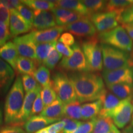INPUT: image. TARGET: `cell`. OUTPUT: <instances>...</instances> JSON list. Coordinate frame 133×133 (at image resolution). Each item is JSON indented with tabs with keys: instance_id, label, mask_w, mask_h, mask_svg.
<instances>
[{
	"instance_id": "6da1fadb",
	"label": "cell",
	"mask_w": 133,
	"mask_h": 133,
	"mask_svg": "<svg viewBox=\"0 0 133 133\" xmlns=\"http://www.w3.org/2000/svg\"><path fill=\"white\" fill-rule=\"evenodd\" d=\"M69 77L79 103L99 100L106 89L102 77L96 73L73 72Z\"/></svg>"
},
{
	"instance_id": "7a4b0ae2",
	"label": "cell",
	"mask_w": 133,
	"mask_h": 133,
	"mask_svg": "<svg viewBox=\"0 0 133 133\" xmlns=\"http://www.w3.org/2000/svg\"><path fill=\"white\" fill-rule=\"evenodd\" d=\"M24 89L21 76H17L8 91L4 105V120L6 124H12L22 107Z\"/></svg>"
},
{
	"instance_id": "3957f363",
	"label": "cell",
	"mask_w": 133,
	"mask_h": 133,
	"mask_svg": "<svg viewBox=\"0 0 133 133\" xmlns=\"http://www.w3.org/2000/svg\"><path fill=\"white\" fill-rule=\"evenodd\" d=\"M97 38L101 44H107L127 52L133 50L132 40L123 25L99 33Z\"/></svg>"
},
{
	"instance_id": "277c9868",
	"label": "cell",
	"mask_w": 133,
	"mask_h": 133,
	"mask_svg": "<svg viewBox=\"0 0 133 133\" xmlns=\"http://www.w3.org/2000/svg\"><path fill=\"white\" fill-rule=\"evenodd\" d=\"M101 46L104 70H114L131 66V57L128 52L105 44H101Z\"/></svg>"
},
{
	"instance_id": "5b68a950",
	"label": "cell",
	"mask_w": 133,
	"mask_h": 133,
	"mask_svg": "<svg viewBox=\"0 0 133 133\" xmlns=\"http://www.w3.org/2000/svg\"><path fill=\"white\" fill-rule=\"evenodd\" d=\"M51 84L57 97L65 104L76 101L77 97L74 85L69 76L64 71H56L51 79Z\"/></svg>"
},
{
	"instance_id": "8992f818",
	"label": "cell",
	"mask_w": 133,
	"mask_h": 133,
	"mask_svg": "<svg viewBox=\"0 0 133 133\" xmlns=\"http://www.w3.org/2000/svg\"><path fill=\"white\" fill-rule=\"evenodd\" d=\"M81 48L90 72L101 71L103 69L102 52L97 37L89 38L82 41Z\"/></svg>"
},
{
	"instance_id": "52a82bcc",
	"label": "cell",
	"mask_w": 133,
	"mask_h": 133,
	"mask_svg": "<svg viewBox=\"0 0 133 133\" xmlns=\"http://www.w3.org/2000/svg\"><path fill=\"white\" fill-rule=\"evenodd\" d=\"M73 54L70 57H64L58 65L61 71L72 72H88L89 71L86 59L81 46L75 43L73 46Z\"/></svg>"
},
{
	"instance_id": "ba28073f",
	"label": "cell",
	"mask_w": 133,
	"mask_h": 133,
	"mask_svg": "<svg viewBox=\"0 0 133 133\" xmlns=\"http://www.w3.org/2000/svg\"><path fill=\"white\" fill-rule=\"evenodd\" d=\"M133 96L121 100L111 115L115 124L118 128L123 129L131 120L132 114Z\"/></svg>"
},
{
	"instance_id": "9c48e42d",
	"label": "cell",
	"mask_w": 133,
	"mask_h": 133,
	"mask_svg": "<svg viewBox=\"0 0 133 133\" xmlns=\"http://www.w3.org/2000/svg\"><path fill=\"white\" fill-rule=\"evenodd\" d=\"M120 16L115 12H101L92 14L90 20L99 33L111 30L119 25Z\"/></svg>"
},
{
	"instance_id": "30bf717a",
	"label": "cell",
	"mask_w": 133,
	"mask_h": 133,
	"mask_svg": "<svg viewBox=\"0 0 133 133\" xmlns=\"http://www.w3.org/2000/svg\"><path fill=\"white\" fill-rule=\"evenodd\" d=\"M102 78L106 85L119 83L133 84V66H128L114 70H104Z\"/></svg>"
},
{
	"instance_id": "8fae6325",
	"label": "cell",
	"mask_w": 133,
	"mask_h": 133,
	"mask_svg": "<svg viewBox=\"0 0 133 133\" xmlns=\"http://www.w3.org/2000/svg\"><path fill=\"white\" fill-rule=\"evenodd\" d=\"M65 30L69 31L78 37L91 38L96 36L95 26L91 21L90 18L86 17L64 26Z\"/></svg>"
},
{
	"instance_id": "7c38bea8",
	"label": "cell",
	"mask_w": 133,
	"mask_h": 133,
	"mask_svg": "<svg viewBox=\"0 0 133 133\" xmlns=\"http://www.w3.org/2000/svg\"><path fill=\"white\" fill-rule=\"evenodd\" d=\"M41 86H39L36 89L26 93L25 96L24 103L20 111L19 115L17 116L16 120L12 124L13 125L21 126L31 117V111H32L33 105L36 96L41 92Z\"/></svg>"
},
{
	"instance_id": "4fadbf2b",
	"label": "cell",
	"mask_w": 133,
	"mask_h": 133,
	"mask_svg": "<svg viewBox=\"0 0 133 133\" xmlns=\"http://www.w3.org/2000/svg\"><path fill=\"white\" fill-rule=\"evenodd\" d=\"M64 30V26H56L42 30H33L29 33V35L35 44L51 43L57 41Z\"/></svg>"
},
{
	"instance_id": "5bb4252c",
	"label": "cell",
	"mask_w": 133,
	"mask_h": 133,
	"mask_svg": "<svg viewBox=\"0 0 133 133\" xmlns=\"http://www.w3.org/2000/svg\"><path fill=\"white\" fill-rule=\"evenodd\" d=\"M13 43L16 46L18 53L22 57L32 60L36 59V44L31 39L29 34L15 37Z\"/></svg>"
},
{
	"instance_id": "9a60e30c",
	"label": "cell",
	"mask_w": 133,
	"mask_h": 133,
	"mask_svg": "<svg viewBox=\"0 0 133 133\" xmlns=\"http://www.w3.org/2000/svg\"><path fill=\"white\" fill-rule=\"evenodd\" d=\"M9 31L11 36L17 37L32 29V26L19 14L16 9L10 10Z\"/></svg>"
},
{
	"instance_id": "2e32d148",
	"label": "cell",
	"mask_w": 133,
	"mask_h": 133,
	"mask_svg": "<svg viewBox=\"0 0 133 133\" xmlns=\"http://www.w3.org/2000/svg\"><path fill=\"white\" fill-rule=\"evenodd\" d=\"M32 29L42 30L53 28L56 25V17L52 12L48 11H35Z\"/></svg>"
},
{
	"instance_id": "e0dca14e",
	"label": "cell",
	"mask_w": 133,
	"mask_h": 133,
	"mask_svg": "<svg viewBox=\"0 0 133 133\" xmlns=\"http://www.w3.org/2000/svg\"><path fill=\"white\" fill-rule=\"evenodd\" d=\"M14 76L15 72L12 68L0 58V96L7 93L12 85Z\"/></svg>"
},
{
	"instance_id": "ac0fdd59",
	"label": "cell",
	"mask_w": 133,
	"mask_h": 133,
	"mask_svg": "<svg viewBox=\"0 0 133 133\" xmlns=\"http://www.w3.org/2000/svg\"><path fill=\"white\" fill-rule=\"evenodd\" d=\"M60 121L59 118H50L39 115L31 116L24 124V129L26 133H35L45 128L49 124Z\"/></svg>"
},
{
	"instance_id": "d6986e66",
	"label": "cell",
	"mask_w": 133,
	"mask_h": 133,
	"mask_svg": "<svg viewBox=\"0 0 133 133\" xmlns=\"http://www.w3.org/2000/svg\"><path fill=\"white\" fill-rule=\"evenodd\" d=\"M99 100L102 103V109L98 116L110 118L113 111L121 101L120 99L107 89L104 91Z\"/></svg>"
},
{
	"instance_id": "ffe728a7",
	"label": "cell",
	"mask_w": 133,
	"mask_h": 133,
	"mask_svg": "<svg viewBox=\"0 0 133 133\" xmlns=\"http://www.w3.org/2000/svg\"><path fill=\"white\" fill-rule=\"evenodd\" d=\"M0 58L7 62L13 69H16V63L19 58V53L14 43L8 41L0 47Z\"/></svg>"
},
{
	"instance_id": "44dd1931",
	"label": "cell",
	"mask_w": 133,
	"mask_h": 133,
	"mask_svg": "<svg viewBox=\"0 0 133 133\" xmlns=\"http://www.w3.org/2000/svg\"><path fill=\"white\" fill-rule=\"evenodd\" d=\"M56 6L58 8L70 10L73 12L78 13L82 16L90 18L91 14L82 1L77 0H59L55 1Z\"/></svg>"
},
{
	"instance_id": "7402d4cb",
	"label": "cell",
	"mask_w": 133,
	"mask_h": 133,
	"mask_svg": "<svg viewBox=\"0 0 133 133\" xmlns=\"http://www.w3.org/2000/svg\"><path fill=\"white\" fill-rule=\"evenodd\" d=\"M102 109V103L100 100L92 101L83 104L81 106V119L83 120H91L96 118Z\"/></svg>"
},
{
	"instance_id": "603a6c76",
	"label": "cell",
	"mask_w": 133,
	"mask_h": 133,
	"mask_svg": "<svg viewBox=\"0 0 133 133\" xmlns=\"http://www.w3.org/2000/svg\"><path fill=\"white\" fill-rule=\"evenodd\" d=\"M64 103L57 97L54 102L44 108L39 115L50 118H59L64 116Z\"/></svg>"
},
{
	"instance_id": "cb8c5ba5",
	"label": "cell",
	"mask_w": 133,
	"mask_h": 133,
	"mask_svg": "<svg viewBox=\"0 0 133 133\" xmlns=\"http://www.w3.org/2000/svg\"><path fill=\"white\" fill-rule=\"evenodd\" d=\"M107 87L111 92L121 101L133 96V84L119 83L107 84Z\"/></svg>"
},
{
	"instance_id": "d4e9b609",
	"label": "cell",
	"mask_w": 133,
	"mask_h": 133,
	"mask_svg": "<svg viewBox=\"0 0 133 133\" xmlns=\"http://www.w3.org/2000/svg\"><path fill=\"white\" fill-rule=\"evenodd\" d=\"M37 62L33 60L24 57L19 56L16 63V69L19 74L28 75H34L36 70Z\"/></svg>"
},
{
	"instance_id": "484cf974",
	"label": "cell",
	"mask_w": 133,
	"mask_h": 133,
	"mask_svg": "<svg viewBox=\"0 0 133 133\" xmlns=\"http://www.w3.org/2000/svg\"><path fill=\"white\" fill-rule=\"evenodd\" d=\"M132 4L133 0H111L107 1L105 11L115 12L121 16Z\"/></svg>"
},
{
	"instance_id": "4316f807",
	"label": "cell",
	"mask_w": 133,
	"mask_h": 133,
	"mask_svg": "<svg viewBox=\"0 0 133 133\" xmlns=\"http://www.w3.org/2000/svg\"><path fill=\"white\" fill-rule=\"evenodd\" d=\"M21 2L35 11H51L56 7L55 1L44 0H22Z\"/></svg>"
},
{
	"instance_id": "83f0119b",
	"label": "cell",
	"mask_w": 133,
	"mask_h": 133,
	"mask_svg": "<svg viewBox=\"0 0 133 133\" xmlns=\"http://www.w3.org/2000/svg\"><path fill=\"white\" fill-rule=\"evenodd\" d=\"M57 41L51 43H39L36 44V62L39 64H44L51 51L56 47Z\"/></svg>"
},
{
	"instance_id": "f1b7e54d",
	"label": "cell",
	"mask_w": 133,
	"mask_h": 133,
	"mask_svg": "<svg viewBox=\"0 0 133 133\" xmlns=\"http://www.w3.org/2000/svg\"><path fill=\"white\" fill-rule=\"evenodd\" d=\"M81 105L78 101L65 104L64 116H66L67 118L78 120L81 119Z\"/></svg>"
},
{
	"instance_id": "f546056e",
	"label": "cell",
	"mask_w": 133,
	"mask_h": 133,
	"mask_svg": "<svg viewBox=\"0 0 133 133\" xmlns=\"http://www.w3.org/2000/svg\"><path fill=\"white\" fill-rule=\"evenodd\" d=\"M33 77L43 88L51 84V74L49 69L44 65H41L36 69Z\"/></svg>"
},
{
	"instance_id": "4dcf8cb0",
	"label": "cell",
	"mask_w": 133,
	"mask_h": 133,
	"mask_svg": "<svg viewBox=\"0 0 133 133\" xmlns=\"http://www.w3.org/2000/svg\"><path fill=\"white\" fill-rule=\"evenodd\" d=\"M113 124L110 117L97 116L92 133H109Z\"/></svg>"
},
{
	"instance_id": "1f68e13d",
	"label": "cell",
	"mask_w": 133,
	"mask_h": 133,
	"mask_svg": "<svg viewBox=\"0 0 133 133\" xmlns=\"http://www.w3.org/2000/svg\"><path fill=\"white\" fill-rule=\"evenodd\" d=\"M83 4L86 6L91 16L96 13L101 12L102 11H105L107 1L102 0H84L82 1Z\"/></svg>"
},
{
	"instance_id": "d6a6232c",
	"label": "cell",
	"mask_w": 133,
	"mask_h": 133,
	"mask_svg": "<svg viewBox=\"0 0 133 133\" xmlns=\"http://www.w3.org/2000/svg\"><path fill=\"white\" fill-rule=\"evenodd\" d=\"M41 97L44 107H47L57 99V94L53 89L51 84L41 89Z\"/></svg>"
},
{
	"instance_id": "836d02e7",
	"label": "cell",
	"mask_w": 133,
	"mask_h": 133,
	"mask_svg": "<svg viewBox=\"0 0 133 133\" xmlns=\"http://www.w3.org/2000/svg\"><path fill=\"white\" fill-rule=\"evenodd\" d=\"M62 56L56 50V47L53 48L43 65L49 69L52 70L56 67L57 64L60 62V60L62 59Z\"/></svg>"
},
{
	"instance_id": "e575fe53",
	"label": "cell",
	"mask_w": 133,
	"mask_h": 133,
	"mask_svg": "<svg viewBox=\"0 0 133 133\" xmlns=\"http://www.w3.org/2000/svg\"><path fill=\"white\" fill-rule=\"evenodd\" d=\"M21 79L24 91L26 93L34 90L38 86H40L38 84L35 78L32 76L28 75H22Z\"/></svg>"
},
{
	"instance_id": "d590c367",
	"label": "cell",
	"mask_w": 133,
	"mask_h": 133,
	"mask_svg": "<svg viewBox=\"0 0 133 133\" xmlns=\"http://www.w3.org/2000/svg\"><path fill=\"white\" fill-rule=\"evenodd\" d=\"M16 9L19 12V14L26 20V22L32 26L33 19H34V12L32 10L22 3Z\"/></svg>"
},
{
	"instance_id": "8d00e7d4",
	"label": "cell",
	"mask_w": 133,
	"mask_h": 133,
	"mask_svg": "<svg viewBox=\"0 0 133 133\" xmlns=\"http://www.w3.org/2000/svg\"><path fill=\"white\" fill-rule=\"evenodd\" d=\"M63 119L65 122V125L64 126L62 133H74L83 123V121L71 119L67 118Z\"/></svg>"
},
{
	"instance_id": "74e56055",
	"label": "cell",
	"mask_w": 133,
	"mask_h": 133,
	"mask_svg": "<svg viewBox=\"0 0 133 133\" xmlns=\"http://www.w3.org/2000/svg\"><path fill=\"white\" fill-rule=\"evenodd\" d=\"M51 11L52 12V14L54 15L55 17H56V24L66 19L68 17L70 16L74 12L73 11H70V10L58 7H56L51 10Z\"/></svg>"
},
{
	"instance_id": "f35d334b",
	"label": "cell",
	"mask_w": 133,
	"mask_h": 133,
	"mask_svg": "<svg viewBox=\"0 0 133 133\" xmlns=\"http://www.w3.org/2000/svg\"><path fill=\"white\" fill-rule=\"evenodd\" d=\"M10 16V10L0 1V23L9 27Z\"/></svg>"
},
{
	"instance_id": "ab89813d",
	"label": "cell",
	"mask_w": 133,
	"mask_h": 133,
	"mask_svg": "<svg viewBox=\"0 0 133 133\" xmlns=\"http://www.w3.org/2000/svg\"><path fill=\"white\" fill-rule=\"evenodd\" d=\"M96 118L91 119L86 122H83L78 128L74 133H92L95 125Z\"/></svg>"
},
{
	"instance_id": "60d3db41",
	"label": "cell",
	"mask_w": 133,
	"mask_h": 133,
	"mask_svg": "<svg viewBox=\"0 0 133 133\" xmlns=\"http://www.w3.org/2000/svg\"><path fill=\"white\" fill-rule=\"evenodd\" d=\"M11 37L9 27L0 23V47L6 44Z\"/></svg>"
},
{
	"instance_id": "b9f144b4",
	"label": "cell",
	"mask_w": 133,
	"mask_h": 133,
	"mask_svg": "<svg viewBox=\"0 0 133 133\" xmlns=\"http://www.w3.org/2000/svg\"><path fill=\"white\" fill-rule=\"evenodd\" d=\"M56 49L62 56H64L65 57H70L73 54V49L70 46H66L63 44L62 43L57 41L56 45Z\"/></svg>"
},
{
	"instance_id": "7bdbcfd3",
	"label": "cell",
	"mask_w": 133,
	"mask_h": 133,
	"mask_svg": "<svg viewBox=\"0 0 133 133\" xmlns=\"http://www.w3.org/2000/svg\"><path fill=\"white\" fill-rule=\"evenodd\" d=\"M40 92L36 96L34 104L33 105L32 111H31V116L36 115V114H41V112L44 109V104H43L42 99H41Z\"/></svg>"
},
{
	"instance_id": "ee69618b",
	"label": "cell",
	"mask_w": 133,
	"mask_h": 133,
	"mask_svg": "<svg viewBox=\"0 0 133 133\" xmlns=\"http://www.w3.org/2000/svg\"><path fill=\"white\" fill-rule=\"evenodd\" d=\"M65 125V122L64 119H61L58 122H56L47 126L46 129L48 133H62Z\"/></svg>"
},
{
	"instance_id": "f6af8a7d",
	"label": "cell",
	"mask_w": 133,
	"mask_h": 133,
	"mask_svg": "<svg viewBox=\"0 0 133 133\" xmlns=\"http://www.w3.org/2000/svg\"><path fill=\"white\" fill-rule=\"evenodd\" d=\"M59 41L69 46H74L76 43L74 35L69 32L63 33L59 37Z\"/></svg>"
},
{
	"instance_id": "bcb514c9",
	"label": "cell",
	"mask_w": 133,
	"mask_h": 133,
	"mask_svg": "<svg viewBox=\"0 0 133 133\" xmlns=\"http://www.w3.org/2000/svg\"><path fill=\"white\" fill-rule=\"evenodd\" d=\"M0 133H26L19 126L9 124L0 128Z\"/></svg>"
},
{
	"instance_id": "7dc6e473",
	"label": "cell",
	"mask_w": 133,
	"mask_h": 133,
	"mask_svg": "<svg viewBox=\"0 0 133 133\" xmlns=\"http://www.w3.org/2000/svg\"><path fill=\"white\" fill-rule=\"evenodd\" d=\"M119 23L122 24H129L133 23V11H126L119 17Z\"/></svg>"
},
{
	"instance_id": "c3c4849f",
	"label": "cell",
	"mask_w": 133,
	"mask_h": 133,
	"mask_svg": "<svg viewBox=\"0 0 133 133\" xmlns=\"http://www.w3.org/2000/svg\"><path fill=\"white\" fill-rule=\"evenodd\" d=\"M1 1L9 10L17 9L21 4V1L17 0H1Z\"/></svg>"
},
{
	"instance_id": "681fc988",
	"label": "cell",
	"mask_w": 133,
	"mask_h": 133,
	"mask_svg": "<svg viewBox=\"0 0 133 133\" xmlns=\"http://www.w3.org/2000/svg\"><path fill=\"white\" fill-rule=\"evenodd\" d=\"M122 25L124 26L127 33H128L129 36H130L131 39L133 41V26H131L129 24H123Z\"/></svg>"
},
{
	"instance_id": "f907efd6",
	"label": "cell",
	"mask_w": 133,
	"mask_h": 133,
	"mask_svg": "<svg viewBox=\"0 0 133 133\" xmlns=\"http://www.w3.org/2000/svg\"><path fill=\"white\" fill-rule=\"evenodd\" d=\"M121 133H133V127L131 125H129L126 127Z\"/></svg>"
},
{
	"instance_id": "816d5d0a",
	"label": "cell",
	"mask_w": 133,
	"mask_h": 133,
	"mask_svg": "<svg viewBox=\"0 0 133 133\" xmlns=\"http://www.w3.org/2000/svg\"><path fill=\"white\" fill-rule=\"evenodd\" d=\"M3 114H4V112L3 111L2 105H1V103H0V128L1 127L3 123V118H4Z\"/></svg>"
},
{
	"instance_id": "f5cc1de1",
	"label": "cell",
	"mask_w": 133,
	"mask_h": 133,
	"mask_svg": "<svg viewBox=\"0 0 133 133\" xmlns=\"http://www.w3.org/2000/svg\"><path fill=\"white\" fill-rule=\"evenodd\" d=\"M109 133H120V131L118 130V129L115 124H113Z\"/></svg>"
},
{
	"instance_id": "db71d44e",
	"label": "cell",
	"mask_w": 133,
	"mask_h": 133,
	"mask_svg": "<svg viewBox=\"0 0 133 133\" xmlns=\"http://www.w3.org/2000/svg\"><path fill=\"white\" fill-rule=\"evenodd\" d=\"M35 133H48V131L47 130V129H46V128H43L42 129H41V130L38 131L37 132Z\"/></svg>"
},
{
	"instance_id": "11a10c76",
	"label": "cell",
	"mask_w": 133,
	"mask_h": 133,
	"mask_svg": "<svg viewBox=\"0 0 133 133\" xmlns=\"http://www.w3.org/2000/svg\"><path fill=\"white\" fill-rule=\"evenodd\" d=\"M132 106H133V99H132ZM131 125L133 127V108H132V118H131Z\"/></svg>"
},
{
	"instance_id": "9f6ffc18",
	"label": "cell",
	"mask_w": 133,
	"mask_h": 133,
	"mask_svg": "<svg viewBox=\"0 0 133 133\" xmlns=\"http://www.w3.org/2000/svg\"><path fill=\"white\" fill-rule=\"evenodd\" d=\"M126 11H133V4L131 5V6L129 7L128 9Z\"/></svg>"
},
{
	"instance_id": "6f0895ef",
	"label": "cell",
	"mask_w": 133,
	"mask_h": 133,
	"mask_svg": "<svg viewBox=\"0 0 133 133\" xmlns=\"http://www.w3.org/2000/svg\"><path fill=\"white\" fill-rule=\"evenodd\" d=\"M131 60H132L133 59V57H131ZM132 65L133 66V62H132Z\"/></svg>"
},
{
	"instance_id": "680465c9",
	"label": "cell",
	"mask_w": 133,
	"mask_h": 133,
	"mask_svg": "<svg viewBox=\"0 0 133 133\" xmlns=\"http://www.w3.org/2000/svg\"><path fill=\"white\" fill-rule=\"evenodd\" d=\"M129 25H130L131 26H133V23H132V24H129Z\"/></svg>"
}]
</instances>
